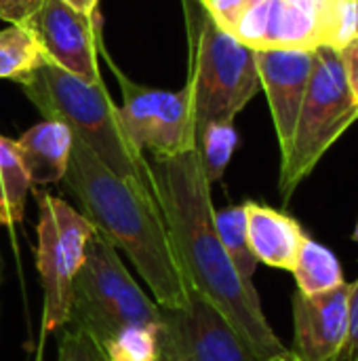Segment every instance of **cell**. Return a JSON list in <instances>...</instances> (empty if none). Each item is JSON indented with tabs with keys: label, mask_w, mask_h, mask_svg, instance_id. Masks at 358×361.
I'll return each mask as SVG.
<instances>
[{
	"label": "cell",
	"mask_w": 358,
	"mask_h": 361,
	"mask_svg": "<svg viewBox=\"0 0 358 361\" xmlns=\"http://www.w3.org/2000/svg\"><path fill=\"white\" fill-rule=\"evenodd\" d=\"M150 171L186 290L209 300L260 361L285 355L289 349L268 324L255 286L238 275L219 241L211 184L196 148L171 159H154Z\"/></svg>",
	"instance_id": "obj_1"
},
{
	"label": "cell",
	"mask_w": 358,
	"mask_h": 361,
	"mask_svg": "<svg viewBox=\"0 0 358 361\" xmlns=\"http://www.w3.org/2000/svg\"><path fill=\"white\" fill-rule=\"evenodd\" d=\"M61 182L93 228L135 264L160 307L173 309L188 300L160 209L103 165L76 135Z\"/></svg>",
	"instance_id": "obj_2"
},
{
	"label": "cell",
	"mask_w": 358,
	"mask_h": 361,
	"mask_svg": "<svg viewBox=\"0 0 358 361\" xmlns=\"http://www.w3.org/2000/svg\"><path fill=\"white\" fill-rule=\"evenodd\" d=\"M17 85L44 121L68 125L103 165L129 182L148 203L158 207L150 161L124 137L118 106L112 102L103 80L87 82L42 57L40 66L17 80Z\"/></svg>",
	"instance_id": "obj_3"
},
{
	"label": "cell",
	"mask_w": 358,
	"mask_h": 361,
	"mask_svg": "<svg viewBox=\"0 0 358 361\" xmlns=\"http://www.w3.org/2000/svg\"><path fill=\"white\" fill-rule=\"evenodd\" d=\"M188 32V78L196 129L228 121L262 89L255 51L222 30L200 0H181Z\"/></svg>",
	"instance_id": "obj_4"
},
{
	"label": "cell",
	"mask_w": 358,
	"mask_h": 361,
	"mask_svg": "<svg viewBox=\"0 0 358 361\" xmlns=\"http://www.w3.org/2000/svg\"><path fill=\"white\" fill-rule=\"evenodd\" d=\"M68 326L89 334L101 349L124 330L160 326V305L137 286L118 250L97 231L74 277Z\"/></svg>",
	"instance_id": "obj_5"
},
{
	"label": "cell",
	"mask_w": 358,
	"mask_h": 361,
	"mask_svg": "<svg viewBox=\"0 0 358 361\" xmlns=\"http://www.w3.org/2000/svg\"><path fill=\"white\" fill-rule=\"evenodd\" d=\"M354 121H358V104L348 89L340 51L319 47L291 148L281 159L279 188L285 201L293 197L298 186Z\"/></svg>",
	"instance_id": "obj_6"
},
{
	"label": "cell",
	"mask_w": 358,
	"mask_h": 361,
	"mask_svg": "<svg viewBox=\"0 0 358 361\" xmlns=\"http://www.w3.org/2000/svg\"><path fill=\"white\" fill-rule=\"evenodd\" d=\"M34 197L38 203L36 269L44 292L42 330L51 334L68 326L74 277L84 262L95 228L61 197L46 190H36Z\"/></svg>",
	"instance_id": "obj_7"
},
{
	"label": "cell",
	"mask_w": 358,
	"mask_h": 361,
	"mask_svg": "<svg viewBox=\"0 0 358 361\" xmlns=\"http://www.w3.org/2000/svg\"><path fill=\"white\" fill-rule=\"evenodd\" d=\"M97 51L122 87L118 118L129 144L143 157L152 154L154 159H171L194 150L196 123L188 87L184 85L179 91L143 87L118 70L103 47V40H99Z\"/></svg>",
	"instance_id": "obj_8"
},
{
	"label": "cell",
	"mask_w": 358,
	"mask_h": 361,
	"mask_svg": "<svg viewBox=\"0 0 358 361\" xmlns=\"http://www.w3.org/2000/svg\"><path fill=\"white\" fill-rule=\"evenodd\" d=\"M158 351L160 361H260L226 317L194 292L181 307H160Z\"/></svg>",
	"instance_id": "obj_9"
},
{
	"label": "cell",
	"mask_w": 358,
	"mask_h": 361,
	"mask_svg": "<svg viewBox=\"0 0 358 361\" xmlns=\"http://www.w3.org/2000/svg\"><path fill=\"white\" fill-rule=\"evenodd\" d=\"M329 0H247L228 34L253 51L319 49Z\"/></svg>",
	"instance_id": "obj_10"
},
{
	"label": "cell",
	"mask_w": 358,
	"mask_h": 361,
	"mask_svg": "<svg viewBox=\"0 0 358 361\" xmlns=\"http://www.w3.org/2000/svg\"><path fill=\"white\" fill-rule=\"evenodd\" d=\"M25 27L36 38L42 55L57 68L87 82L101 80L99 55V13L87 17L63 0H44L27 19Z\"/></svg>",
	"instance_id": "obj_11"
},
{
	"label": "cell",
	"mask_w": 358,
	"mask_h": 361,
	"mask_svg": "<svg viewBox=\"0 0 358 361\" xmlns=\"http://www.w3.org/2000/svg\"><path fill=\"white\" fill-rule=\"evenodd\" d=\"M293 351L298 361H342L350 334V283L335 290L304 296L295 290Z\"/></svg>",
	"instance_id": "obj_12"
},
{
	"label": "cell",
	"mask_w": 358,
	"mask_h": 361,
	"mask_svg": "<svg viewBox=\"0 0 358 361\" xmlns=\"http://www.w3.org/2000/svg\"><path fill=\"white\" fill-rule=\"evenodd\" d=\"M314 61L317 49L255 51V63L272 112L281 159H285L291 148L298 116L314 70Z\"/></svg>",
	"instance_id": "obj_13"
},
{
	"label": "cell",
	"mask_w": 358,
	"mask_h": 361,
	"mask_svg": "<svg viewBox=\"0 0 358 361\" xmlns=\"http://www.w3.org/2000/svg\"><path fill=\"white\" fill-rule=\"evenodd\" d=\"M247 239L260 264L293 271L300 247L306 239L302 224L285 212L255 201L245 203Z\"/></svg>",
	"instance_id": "obj_14"
},
{
	"label": "cell",
	"mask_w": 358,
	"mask_h": 361,
	"mask_svg": "<svg viewBox=\"0 0 358 361\" xmlns=\"http://www.w3.org/2000/svg\"><path fill=\"white\" fill-rule=\"evenodd\" d=\"M72 142L74 133L59 121H42L15 140L30 182L40 186L61 182L70 165Z\"/></svg>",
	"instance_id": "obj_15"
},
{
	"label": "cell",
	"mask_w": 358,
	"mask_h": 361,
	"mask_svg": "<svg viewBox=\"0 0 358 361\" xmlns=\"http://www.w3.org/2000/svg\"><path fill=\"white\" fill-rule=\"evenodd\" d=\"M291 273L295 277L298 292L304 296H317V294L335 290L338 286L344 283L338 256L325 245H321L319 241L310 239L308 235L300 247V254Z\"/></svg>",
	"instance_id": "obj_16"
},
{
	"label": "cell",
	"mask_w": 358,
	"mask_h": 361,
	"mask_svg": "<svg viewBox=\"0 0 358 361\" xmlns=\"http://www.w3.org/2000/svg\"><path fill=\"white\" fill-rule=\"evenodd\" d=\"M30 188L15 140L0 135V224L13 226L23 220Z\"/></svg>",
	"instance_id": "obj_17"
},
{
	"label": "cell",
	"mask_w": 358,
	"mask_h": 361,
	"mask_svg": "<svg viewBox=\"0 0 358 361\" xmlns=\"http://www.w3.org/2000/svg\"><path fill=\"white\" fill-rule=\"evenodd\" d=\"M238 144V133L234 123L215 121L196 129V154L203 167V173L209 184H215L224 178L232 154Z\"/></svg>",
	"instance_id": "obj_18"
},
{
	"label": "cell",
	"mask_w": 358,
	"mask_h": 361,
	"mask_svg": "<svg viewBox=\"0 0 358 361\" xmlns=\"http://www.w3.org/2000/svg\"><path fill=\"white\" fill-rule=\"evenodd\" d=\"M215 228L219 235V241L232 260L234 269L245 281L253 283L255 271H257V260L249 247L247 239V216H245V203L243 205H228L224 209H215L213 214Z\"/></svg>",
	"instance_id": "obj_19"
},
{
	"label": "cell",
	"mask_w": 358,
	"mask_h": 361,
	"mask_svg": "<svg viewBox=\"0 0 358 361\" xmlns=\"http://www.w3.org/2000/svg\"><path fill=\"white\" fill-rule=\"evenodd\" d=\"M42 51L25 25L0 30V78L21 80L42 61Z\"/></svg>",
	"instance_id": "obj_20"
},
{
	"label": "cell",
	"mask_w": 358,
	"mask_h": 361,
	"mask_svg": "<svg viewBox=\"0 0 358 361\" xmlns=\"http://www.w3.org/2000/svg\"><path fill=\"white\" fill-rule=\"evenodd\" d=\"M110 361H160L158 328H131L101 349Z\"/></svg>",
	"instance_id": "obj_21"
},
{
	"label": "cell",
	"mask_w": 358,
	"mask_h": 361,
	"mask_svg": "<svg viewBox=\"0 0 358 361\" xmlns=\"http://www.w3.org/2000/svg\"><path fill=\"white\" fill-rule=\"evenodd\" d=\"M357 38V0H329L323 21V47L342 49Z\"/></svg>",
	"instance_id": "obj_22"
},
{
	"label": "cell",
	"mask_w": 358,
	"mask_h": 361,
	"mask_svg": "<svg viewBox=\"0 0 358 361\" xmlns=\"http://www.w3.org/2000/svg\"><path fill=\"white\" fill-rule=\"evenodd\" d=\"M57 361H110L101 347L84 332L65 326V332L59 343Z\"/></svg>",
	"instance_id": "obj_23"
},
{
	"label": "cell",
	"mask_w": 358,
	"mask_h": 361,
	"mask_svg": "<svg viewBox=\"0 0 358 361\" xmlns=\"http://www.w3.org/2000/svg\"><path fill=\"white\" fill-rule=\"evenodd\" d=\"M44 0H0V19L11 25H25Z\"/></svg>",
	"instance_id": "obj_24"
},
{
	"label": "cell",
	"mask_w": 358,
	"mask_h": 361,
	"mask_svg": "<svg viewBox=\"0 0 358 361\" xmlns=\"http://www.w3.org/2000/svg\"><path fill=\"white\" fill-rule=\"evenodd\" d=\"M338 51H340V57H342L348 89H350L354 102L358 104V36L352 38L348 44H344L342 49H338Z\"/></svg>",
	"instance_id": "obj_25"
},
{
	"label": "cell",
	"mask_w": 358,
	"mask_h": 361,
	"mask_svg": "<svg viewBox=\"0 0 358 361\" xmlns=\"http://www.w3.org/2000/svg\"><path fill=\"white\" fill-rule=\"evenodd\" d=\"M358 357V279L350 283V334L344 349L342 361H352Z\"/></svg>",
	"instance_id": "obj_26"
},
{
	"label": "cell",
	"mask_w": 358,
	"mask_h": 361,
	"mask_svg": "<svg viewBox=\"0 0 358 361\" xmlns=\"http://www.w3.org/2000/svg\"><path fill=\"white\" fill-rule=\"evenodd\" d=\"M63 2H65V4H70L74 11H78V13L87 15V17L97 15V4H99V0H63Z\"/></svg>",
	"instance_id": "obj_27"
},
{
	"label": "cell",
	"mask_w": 358,
	"mask_h": 361,
	"mask_svg": "<svg viewBox=\"0 0 358 361\" xmlns=\"http://www.w3.org/2000/svg\"><path fill=\"white\" fill-rule=\"evenodd\" d=\"M266 361H298V360L291 355V351H287L285 355H279V357H272V360H266Z\"/></svg>",
	"instance_id": "obj_28"
},
{
	"label": "cell",
	"mask_w": 358,
	"mask_h": 361,
	"mask_svg": "<svg viewBox=\"0 0 358 361\" xmlns=\"http://www.w3.org/2000/svg\"><path fill=\"white\" fill-rule=\"evenodd\" d=\"M2 273H4V267H2V258H0V286H2Z\"/></svg>",
	"instance_id": "obj_29"
},
{
	"label": "cell",
	"mask_w": 358,
	"mask_h": 361,
	"mask_svg": "<svg viewBox=\"0 0 358 361\" xmlns=\"http://www.w3.org/2000/svg\"><path fill=\"white\" fill-rule=\"evenodd\" d=\"M352 237H354V241L358 243V222H357V228H354V235H352Z\"/></svg>",
	"instance_id": "obj_30"
},
{
	"label": "cell",
	"mask_w": 358,
	"mask_h": 361,
	"mask_svg": "<svg viewBox=\"0 0 358 361\" xmlns=\"http://www.w3.org/2000/svg\"><path fill=\"white\" fill-rule=\"evenodd\" d=\"M357 36H358V0H357Z\"/></svg>",
	"instance_id": "obj_31"
},
{
	"label": "cell",
	"mask_w": 358,
	"mask_h": 361,
	"mask_svg": "<svg viewBox=\"0 0 358 361\" xmlns=\"http://www.w3.org/2000/svg\"><path fill=\"white\" fill-rule=\"evenodd\" d=\"M352 361H358V357H357V360H352Z\"/></svg>",
	"instance_id": "obj_32"
}]
</instances>
